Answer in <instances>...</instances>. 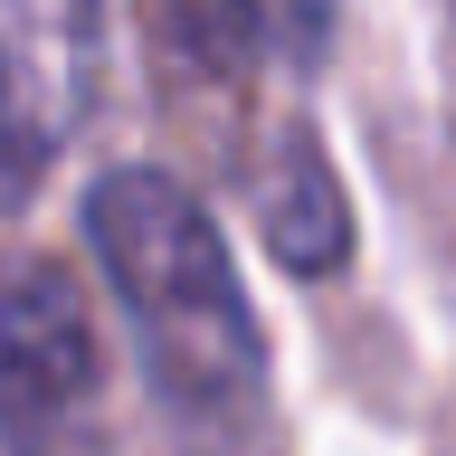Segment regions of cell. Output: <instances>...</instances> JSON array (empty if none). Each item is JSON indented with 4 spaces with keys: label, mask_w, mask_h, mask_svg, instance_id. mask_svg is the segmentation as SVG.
I'll return each mask as SVG.
<instances>
[{
    "label": "cell",
    "mask_w": 456,
    "mask_h": 456,
    "mask_svg": "<svg viewBox=\"0 0 456 456\" xmlns=\"http://www.w3.org/2000/svg\"><path fill=\"white\" fill-rule=\"evenodd\" d=\"M86 238L134 323L142 380L191 437H248L266 419V333H256L219 219L191 181L124 162L86 191Z\"/></svg>",
    "instance_id": "1"
},
{
    "label": "cell",
    "mask_w": 456,
    "mask_h": 456,
    "mask_svg": "<svg viewBox=\"0 0 456 456\" xmlns=\"http://www.w3.org/2000/svg\"><path fill=\"white\" fill-rule=\"evenodd\" d=\"M105 390L95 314L57 256H0V437L20 456H48L86 437Z\"/></svg>",
    "instance_id": "2"
},
{
    "label": "cell",
    "mask_w": 456,
    "mask_h": 456,
    "mask_svg": "<svg viewBox=\"0 0 456 456\" xmlns=\"http://www.w3.org/2000/svg\"><path fill=\"white\" fill-rule=\"evenodd\" d=\"M105 86V0H0V219L77 142Z\"/></svg>",
    "instance_id": "3"
},
{
    "label": "cell",
    "mask_w": 456,
    "mask_h": 456,
    "mask_svg": "<svg viewBox=\"0 0 456 456\" xmlns=\"http://www.w3.org/2000/svg\"><path fill=\"white\" fill-rule=\"evenodd\" d=\"M342 0H152V28L181 77H209L219 95L305 86L333 48Z\"/></svg>",
    "instance_id": "4"
},
{
    "label": "cell",
    "mask_w": 456,
    "mask_h": 456,
    "mask_svg": "<svg viewBox=\"0 0 456 456\" xmlns=\"http://www.w3.org/2000/svg\"><path fill=\"white\" fill-rule=\"evenodd\" d=\"M248 209H256L266 248H276L295 276H333L342 256H352L342 181H333V162H323V142H314L305 124L256 134V152H248Z\"/></svg>",
    "instance_id": "5"
}]
</instances>
